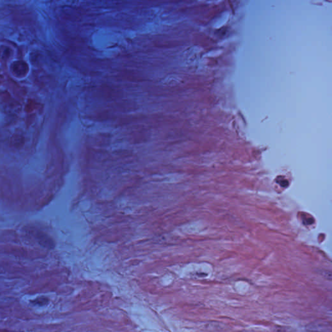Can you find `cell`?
I'll return each mask as SVG.
<instances>
[{
  "label": "cell",
  "mask_w": 332,
  "mask_h": 332,
  "mask_svg": "<svg viewBox=\"0 0 332 332\" xmlns=\"http://www.w3.org/2000/svg\"><path fill=\"white\" fill-rule=\"evenodd\" d=\"M32 303H33V304H35V305H39V306H44L46 304H48V299H46V298H45L44 296L42 297H41V298H38V299L33 300L32 302Z\"/></svg>",
  "instance_id": "obj_3"
},
{
  "label": "cell",
  "mask_w": 332,
  "mask_h": 332,
  "mask_svg": "<svg viewBox=\"0 0 332 332\" xmlns=\"http://www.w3.org/2000/svg\"><path fill=\"white\" fill-rule=\"evenodd\" d=\"M10 70L13 74L16 77L21 78L25 77L29 71V66L26 62L21 60L14 62L10 66Z\"/></svg>",
  "instance_id": "obj_1"
},
{
  "label": "cell",
  "mask_w": 332,
  "mask_h": 332,
  "mask_svg": "<svg viewBox=\"0 0 332 332\" xmlns=\"http://www.w3.org/2000/svg\"><path fill=\"white\" fill-rule=\"evenodd\" d=\"M4 109L6 113H16L20 109V106L18 104H16V102H5L4 104Z\"/></svg>",
  "instance_id": "obj_2"
}]
</instances>
